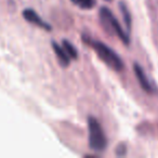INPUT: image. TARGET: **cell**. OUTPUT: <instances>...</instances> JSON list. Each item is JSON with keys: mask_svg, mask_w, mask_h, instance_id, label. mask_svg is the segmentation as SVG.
Listing matches in <instances>:
<instances>
[{"mask_svg": "<svg viewBox=\"0 0 158 158\" xmlns=\"http://www.w3.org/2000/svg\"><path fill=\"white\" fill-rule=\"evenodd\" d=\"M87 44H89V46L95 51L98 56L110 68L116 70V72H120V70L123 69V60L107 44H103L101 41H98V40H91L89 38L87 39Z\"/></svg>", "mask_w": 158, "mask_h": 158, "instance_id": "cell-1", "label": "cell"}, {"mask_svg": "<svg viewBox=\"0 0 158 158\" xmlns=\"http://www.w3.org/2000/svg\"><path fill=\"white\" fill-rule=\"evenodd\" d=\"M88 128H89V146L92 151L97 153H102L105 151L107 146V140L104 134L103 128L94 117L88 118Z\"/></svg>", "mask_w": 158, "mask_h": 158, "instance_id": "cell-2", "label": "cell"}, {"mask_svg": "<svg viewBox=\"0 0 158 158\" xmlns=\"http://www.w3.org/2000/svg\"><path fill=\"white\" fill-rule=\"evenodd\" d=\"M100 19H101V22L103 23L106 31H110V33L112 34H116L119 37V39L126 46H129L130 44L129 34L123 31L121 25L119 24L118 20L115 18V15L112 13V11L108 8L103 7L100 9Z\"/></svg>", "mask_w": 158, "mask_h": 158, "instance_id": "cell-3", "label": "cell"}, {"mask_svg": "<svg viewBox=\"0 0 158 158\" xmlns=\"http://www.w3.org/2000/svg\"><path fill=\"white\" fill-rule=\"evenodd\" d=\"M23 18H24L27 22L31 23V24L44 29V31H52L51 25L49 24V23L44 22V20H42V19L38 15V13H36V11H34L33 9H25L24 11H23Z\"/></svg>", "mask_w": 158, "mask_h": 158, "instance_id": "cell-4", "label": "cell"}, {"mask_svg": "<svg viewBox=\"0 0 158 158\" xmlns=\"http://www.w3.org/2000/svg\"><path fill=\"white\" fill-rule=\"evenodd\" d=\"M133 70H134V74H135V77H136V79H138L139 84H140V86L142 87L143 90H144L145 92L149 93V94L154 93L153 86H152V84L149 82L148 78H147L146 74H145L142 66L138 63H134Z\"/></svg>", "mask_w": 158, "mask_h": 158, "instance_id": "cell-5", "label": "cell"}, {"mask_svg": "<svg viewBox=\"0 0 158 158\" xmlns=\"http://www.w3.org/2000/svg\"><path fill=\"white\" fill-rule=\"evenodd\" d=\"M51 44H52V49L54 50L55 54H56L57 59H59L60 64H61L63 67H67V66L69 65V63H70V60H72L69 57V55L66 53V51L64 50L63 47L60 46L57 42L52 41V42H51Z\"/></svg>", "mask_w": 158, "mask_h": 158, "instance_id": "cell-6", "label": "cell"}, {"mask_svg": "<svg viewBox=\"0 0 158 158\" xmlns=\"http://www.w3.org/2000/svg\"><path fill=\"white\" fill-rule=\"evenodd\" d=\"M119 8H120L121 14H123V22H125L126 26H127L128 31H130V29H131V25H132L131 13H130V11H129V9H128V7L125 5V3L123 2V1H121V2L119 3Z\"/></svg>", "mask_w": 158, "mask_h": 158, "instance_id": "cell-7", "label": "cell"}, {"mask_svg": "<svg viewBox=\"0 0 158 158\" xmlns=\"http://www.w3.org/2000/svg\"><path fill=\"white\" fill-rule=\"evenodd\" d=\"M62 47H63L64 50L66 51V53L69 55L70 59L77 60V57H78V52H77V49L75 48L74 44H73L72 42L68 41V40H66V39L62 40Z\"/></svg>", "mask_w": 158, "mask_h": 158, "instance_id": "cell-8", "label": "cell"}, {"mask_svg": "<svg viewBox=\"0 0 158 158\" xmlns=\"http://www.w3.org/2000/svg\"><path fill=\"white\" fill-rule=\"evenodd\" d=\"M72 2L74 3L75 6L80 8V9L90 10L95 7L97 0H72Z\"/></svg>", "mask_w": 158, "mask_h": 158, "instance_id": "cell-9", "label": "cell"}, {"mask_svg": "<svg viewBox=\"0 0 158 158\" xmlns=\"http://www.w3.org/2000/svg\"><path fill=\"white\" fill-rule=\"evenodd\" d=\"M126 153H127V147H126V144L121 143V144L118 145L116 149V155L117 156H125Z\"/></svg>", "mask_w": 158, "mask_h": 158, "instance_id": "cell-10", "label": "cell"}, {"mask_svg": "<svg viewBox=\"0 0 158 158\" xmlns=\"http://www.w3.org/2000/svg\"><path fill=\"white\" fill-rule=\"evenodd\" d=\"M106 1H112V0H106Z\"/></svg>", "mask_w": 158, "mask_h": 158, "instance_id": "cell-11", "label": "cell"}]
</instances>
